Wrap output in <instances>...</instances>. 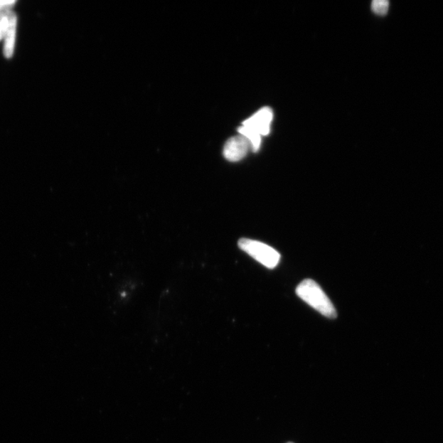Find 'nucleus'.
Wrapping results in <instances>:
<instances>
[{
	"label": "nucleus",
	"instance_id": "f257e3e1",
	"mask_svg": "<svg viewBox=\"0 0 443 443\" xmlns=\"http://www.w3.org/2000/svg\"><path fill=\"white\" fill-rule=\"evenodd\" d=\"M296 292L299 297L322 316L329 319L337 318V311L332 301L316 282L311 279L304 280L299 284Z\"/></svg>",
	"mask_w": 443,
	"mask_h": 443
},
{
	"label": "nucleus",
	"instance_id": "f03ea898",
	"mask_svg": "<svg viewBox=\"0 0 443 443\" xmlns=\"http://www.w3.org/2000/svg\"><path fill=\"white\" fill-rule=\"evenodd\" d=\"M239 247L268 269H274L279 264L281 255L274 248L255 240L242 238L238 242Z\"/></svg>",
	"mask_w": 443,
	"mask_h": 443
},
{
	"label": "nucleus",
	"instance_id": "7ed1b4c3",
	"mask_svg": "<svg viewBox=\"0 0 443 443\" xmlns=\"http://www.w3.org/2000/svg\"><path fill=\"white\" fill-rule=\"evenodd\" d=\"M273 111L269 107L256 112L249 119L243 122L241 127L245 132L262 137L269 134L272 120H273Z\"/></svg>",
	"mask_w": 443,
	"mask_h": 443
},
{
	"label": "nucleus",
	"instance_id": "20e7f679",
	"mask_svg": "<svg viewBox=\"0 0 443 443\" xmlns=\"http://www.w3.org/2000/svg\"><path fill=\"white\" fill-rule=\"evenodd\" d=\"M252 149L247 139L242 135L228 139L223 147V156L228 161L238 162L247 156Z\"/></svg>",
	"mask_w": 443,
	"mask_h": 443
},
{
	"label": "nucleus",
	"instance_id": "39448f33",
	"mask_svg": "<svg viewBox=\"0 0 443 443\" xmlns=\"http://www.w3.org/2000/svg\"><path fill=\"white\" fill-rule=\"evenodd\" d=\"M17 16L13 13L11 16L10 23L4 36V55L7 58L14 55L16 34H17Z\"/></svg>",
	"mask_w": 443,
	"mask_h": 443
},
{
	"label": "nucleus",
	"instance_id": "423d86ee",
	"mask_svg": "<svg viewBox=\"0 0 443 443\" xmlns=\"http://www.w3.org/2000/svg\"><path fill=\"white\" fill-rule=\"evenodd\" d=\"M371 8L373 13L383 16L388 13L389 3L387 0H375L372 2Z\"/></svg>",
	"mask_w": 443,
	"mask_h": 443
},
{
	"label": "nucleus",
	"instance_id": "0eeeda50",
	"mask_svg": "<svg viewBox=\"0 0 443 443\" xmlns=\"http://www.w3.org/2000/svg\"><path fill=\"white\" fill-rule=\"evenodd\" d=\"M13 13V11H11V12L0 18V41L4 39L5 33H6L10 23L11 16H12Z\"/></svg>",
	"mask_w": 443,
	"mask_h": 443
},
{
	"label": "nucleus",
	"instance_id": "6e6552de",
	"mask_svg": "<svg viewBox=\"0 0 443 443\" xmlns=\"http://www.w3.org/2000/svg\"><path fill=\"white\" fill-rule=\"evenodd\" d=\"M15 3L14 0H0V18L12 11Z\"/></svg>",
	"mask_w": 443,
	"mask_h": 443
},
{
	"label": "nucleus",
	"instance_id": "1a4fd4ad",
	"mask_svg": "<svg viewBox=\"0 0 443 443\" xmlns=\"http://www.w3.org/2000/svg\"><path fill=\"white\" fill-rule=\"evenodd\" d=\"M287 443H293V442H287Z\"/></svg>",
	"mask_w": 443,
	"mask_h": 443
}]
</instances>
